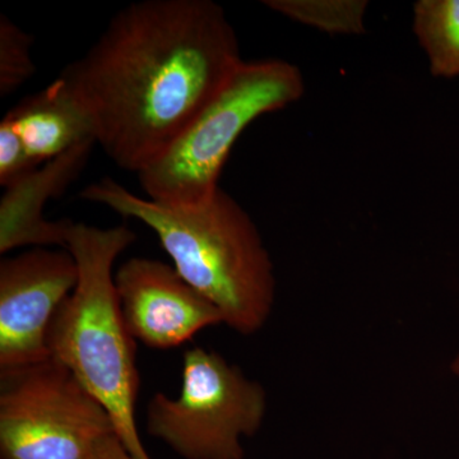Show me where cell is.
<instances>
[{
    "label": "cell",
    "instance_id": "1",
    "mask_svg": "<svg viewBox=\"0 0 459 459\" xmlns=\"http://www.w3.org/2000/svg\"><path fill=\"white\" fill-rule=\"evenodd\" d=\"M243 63L212 0H143L120 9L60 77L87 108L96 143L123 170L159 159Z\"/></svg>",
    "mask_w": 459,
    "mask_h": 459
},
{
    "label": "cell",
    "instance_id": "2",
    "mask_svg": "<svg viewBox=\"0 0 459 459\" xmlns=\"http://www.w3.org/2000/svg\"><path fill=\"white\" fill-rule=\"evenodd\" d=\"M81 198L152 230L172 267L243 336L261 331L273 312V262L252 217L225 190L201 204L174 207L133 195L113 178L90 184Z\"/></svg>",
    "mask_w": 459,
    "mask_h": 459
},
{
    "label": "cell",
    "instance_id": "3",
    "mask_svg": "<svg viewBox=\"0 0 459 459\" xmlns=\"http://www.w3.org/2000/svg\"><path fill=\"white\" fill-rule=\"evenodd\" d=\"M134 240L126 225L69 223L65 249L77 263L78 282L51 320L47 343L50 360L71 371L110 413L133 457L151 459L135 421L140 392L135 340L115 287V262Z\"/></svg>",
    "mask_w": 459,
    "mask_h": 459
},
{
    "label": "cell",
    "instance_id": "4",
    "mask_svg": "<svg viewBox=\"0 0 459 459\" xmlns=\"http://www.w3.org/2000/svg\"><path fill=\"white\" fill-rule=\"evenodd\" d=\"M298 66L282 59L243 60L221 90L152 164L138 172L147 198L186 207L208 201L235 142L262 115L303 98Z\"/></svg>",
    "mask_w": 459,
    "mask_h": 459
},
{
    "label": "cell",
    "instance_id": "5",
    "mask_svg": "<svg viewBox=\"0 0 459 459\" xmlns=\"http://www.w3.org/2000/svg\"><path fill=\"white\" fill-rule=\"evenodd\" d=\"M0 377L2 459H134L110 413L62 365Z\"/></svg>",
    "mask_w": 459,
    "mask_h": 459
},
{
    "label": "cell",
    "instance_id": "6",
    "mask_svg": "<svg viewBox=\"0 0 459 459\" xmlns=\"http://www.w3.org/2000/svg\"><path fill=\"white\" fill-rule=\"evenodd\" d=\"M267 412V394L220 353L195 347L184 353L178 398L156 394L146 429L183 459H244Z\"/></svg>",
    "mask_w": 459,
    "mask_h": 459
},
{
    "label": "cell",
    "instance_id": "7",
    "mask_svg": "<svg viewBox=\"0 0 459 459\" xmlns=\"http://www.w3.org/2000/svg\"><path fill=\"white\" fill-rule=\"evenodd\" d=\"M78 282L65 247H32L0 262V373L50 360L48 331Z\"/></svg>",
    "mask_w": 459,
    "mask_h": 459
},
{
    "label": "cell",
    "instance_id": "8",
    "mask_svg": "<svg viewBox=\"0 0 459 459\" xmlns=\"http://www.w3.org/2000/svg\"><path fill=\"white\" fill-rule=\"evenodd\" d=\"M115 287L129 333L151 349H175L223 325L220 310L168 263L128 259L115 272Z\"/></svg>",
    "mask_w": 459,
    "mask_h": 459
},
{
    "label": "cell",
    "instance_id": "9",
    "mask_svg": "<svg viewBox=\"0 0 459 459\" xmlns=\"http://www.w3.org/2000/svg\"><path fill=\"white\" fill-rule=\"evenodd\" d=\"M96 143H84L45 162L5 188L0 201V253L22 247H65L69 220L45 219V204L75 180Z\"/></svg>",
    "mask_w": 459,
    "mask_h": 459
},
{
    "label": "cell",
    "instance_id": "10",
    "mask_svg": "<svg viewBox=\"0 0 459 459\" xmlns=\"http://www.w3.org/2000/svg\"><path fill=\"white\" fill-rule=\"evenodd\" d=\"M5 117L38 165L81 144L96 143L92 117L60 75L49 86L21 100Z\"/></svg>",
    "mask_w": 459,
    "mask_h": 459
},
{
    "label": "cell",
    "instance_id": "11",
    "mask_svg": "<svg viewBox=\"0 0 459 459\" xmlns=\"http://www.w3.org/2000/svg\"><path fill=\"white\" fill-rule=\"evenodd\" d=\"M412 29L435 77H459V0H419Z\"/></svg>",
    "mask_w": 459,
    "mask_h": 459
},
{
    "label": "cell",
    "instance_id": "12",
    "mask_svg": "<svg viewBox=\"0 0 459 459\" xmlns=\"http://www.w3.org/2000/svg\"><path fill=\"white\" fill-rule=\"evenodd\" d=\"M265 7L332 35H362L368 2L362 0H265Z\"/></svg>",
    "mask_w": 459,
    "mask_h": 459
},
{
    "label": "cell",
    "instance_id": "13",
    "mask_svg": "<svg viewBox=\"0 0 459 459\" xmlns=\"http://www.w3.org/2000/svg\"><path fill=\"white\" fill-rule=\"evenodd\" d=\"M33 36L4 14L0 16V96L7 98L35 74Z\"/></svg>",
    "mask_w": 459,
    "mask_h": 459
},
{
    "label": "cell",
    "instance_id": "14",
    "mask_svg": "<svg viewBox=\"0 0 459 459\" xmlns=\"http://www.w3.org/2000/svg\"><path fill=\"white\" fill-rule=\"evenodd\" d=\"M39 166L30 156L29 151L7 117L0 123V184L4 188L22 179Z\"/></svg>",
    "mask_w": 459,
    "mask_h": 459
},
{
    "label": "cell",
    "instance_id": "15",
    "mask_svg": "<svg viewBox=\"0 0 459 459\" xmlns=\"http://www.w3.org/2000/svg\"><path fill=\"white\" fill-rule=\"evenodd\" d=\"M451 371L453 376L459 379V352L455 356L451 362Z\"/></svg>",
    "mask_w": 459,
    "mask_h": 459
}]
</instances>
